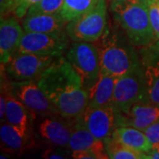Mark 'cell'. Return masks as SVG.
I'll list each match as a JSON object with an SVG mask.
<instances>
[{"mask_svg":"<svg viewBox=\"0 0 159 159\" xmlns=\"http://www.w3.org/2000/svg\"><path fill=\"white\" fill-rule=\"evenodd\" d=\"M37 83L65 119L76 121L88 108V91L79 74L62 56L42 74Z\"/></svg>","mask_w":159,"mask_h":159,"instance_id":"obj_1","label":"cell"},{"mask_svg":"<svg viewBox=\"0 0 159 159\" xmlns=\"http://www.w3.org/2000/svg\"><path fill=\"white\" fill-rule=\"evenodd\" d=\"M111 11L131 44L145 46L155 38L146 0L111 1Z\"/></svg>","mask_w":159,"mask_h":159,"instance_id":"obj_2","label":"cell"},{"mask_svg":"<svg viewBox=\"0 0 159 159\" xmlns=\"http://www.w3.org/2000/svg\"><path fill=\"white\" fill-rule=\"evenodd\" d=\"M97 50L102 74L119 78L140 69L135 51L129 44L116 41L115 37L103 40Z\"/></svg>","mask_w":159,"mask_h":159,"instance_id":"obj_3","label":"cell"},{"mask_svg":"<svg viewBox=\"0 0 159 159\" xmlns=\"http://www.w3.org/2000/svg\"><path fill=\"white\" fill-rule=\"evenodd\" d=\"M107 26V3L99 0L90 11L69 21L66 33L73 42H97L104 34Z\"/></svg>","mask_w":159,"mask_h":159,"instance_id":"obj_4","label":"cell"},{"mask_svg":"<svg viewBox=\"0 0 159 159\" xmlns=\"http://www.w3.org/2000/svg\"><path fill=\"white\" fill-rule=\"evenodd\" d=\"M66 58L79 74L83 87L89 91L101 74L97 47L89 42H74L67 49Z\"/></svg>","mask_w":159,"mask_h":159,"instance_id":"obj_5","label":"cell"},{"mask_svg":"<svg viewBox=\"0 0 159 159\" xmlns=\"http://www.w3.org/2000/svg\"><path fill=\"white\" fill-rule=\"evenodd\" d=\"M10 90L29 110L31 119L61 116L56 106L39 87L37 80L20 81L10 80Z\"/></svg>","mask_w":159,"mask_h":159,"instance_id":"obj_6","label":"cell"},{"mask_svg":"<svg viewBox=\"0 0 159 159\" xmlns=\"http://www.w3.org/2000/svg\"><path fill=\"white\" fill-rule=\"evenodd\" d=\"M68 38L63 30L51 33L25 32L18 52L59 57L68 48Z\"/></svg>","mask_w":159,"mask_h":159,"instance_id":"obj_7","label":"cell"},{"mask_svg":"<svg viewBox=\"0 0 159 159\" xmlns=\"http://www.w3.org/2000/svg\"><path fill=\"white\" fill-rule=\"evenodd\" d=\"M56 58L53 56L17 52L5 66V72L11 80H37Z\"/></svg>","mask_w":159,"mask_h":159,"instance_id":"obj_8","label":"cell"},{"mask_svg":"<svg viewBox=\"0 0 159 159\" xmlns=\"http://www.w3.org/2000/svg\"><path fill=\"white\" fill-rule=\"evenodd\" d=\"M146 101L144 73L141 68L119 77L114 89L111 106L119 112H125L138 102Z\"/></svg>","mask_w":159,"mask_h":159,"instance_id":"obj_9","label":"cell"},{"mask_svg":"<svg viewBox=\"0 0 159 159\" xmlns=\"http://www.w3.org/2000/svg\"><path fill=\"white\" fill-rule=\"evenodd\" d=\"M80 119L94 136L102 141L119 127V111L113 106L87 108Z\"/></svg>","mask_w":159,"mask_h":159,"instance_id":"obj_10","label":"cell"},{"mask_svg":"<svg viewBox=\"0 0 159 159\" xmlns=\"http://www.w3.org/2000/svg\"><path fill=\"white\" fill-rule=\"evenodd\" d=\"M74 123L62 116L46 117L37 126L38 134L50 146L67 148Z\"/></svg>","mask_w":159,"mask_h":159,"instance_id":"obj_11","label":"cell"},{"mask_svg":"<svg viewBox=\"0 0 159 159\" xmlns=\"http://www.w3.org/2000/svg\"><path fill=\"white\" fill-rule=\"evenodd\" d=\"M25 33L18 19L14 16L1 17L0 22V61L6 66L18 52L19 45Z\"/></svg>","mask_w":159,"mask_h":159,"instance_id":"obj_12","label":"cell"},{"mask_svg":"<svg viewBox=\"0 0 159 159\" xmlns=\"http://www.w3.org/2000/svg\"><path fill=\"white\" fill-rule=\"evenodd\" d=\"M159 120V107L148 102H138L125 112L119 111V126H133L144 130Z\"/></svg>","mask_w":159,"mask_h":159,"instance_id":"obj_13","label":"cell"},{"mask_svg":"<svg viewBox=\"0 0 159 159\" xmlns=\"http://www.w3.org/2000/svg\"><path fill=\"white\" fill-rule=\"evenodd\" d=\"M67 149L70 152L74 150L89 149L97 155L98 159L109 158L104 142L94 136L80 119L74 123Z\"/></svg>","mask_w":159,"mask_h":159,"instance_id":"obj_14","label":"cell"},{"mask_svg":"<svg viewBox=\"0 0 159 159\" xmlns=\"http://www.w3.org/2000/svg\"><path fill=\"white\" fill-rule=\"evenodd\" d=\"M118 79V77L101 73L97 82L88 91V108L111 106L115 85Z\"/></svg>","mask_w":159,"mask_h":159,"instance_id":"obj_15","label":"cell"},{"mask_svg":"<svg viewBox=\"0 0 159 159\" xmlns=\"http://www.w3.org/2000/svg\"><path fill=\"white\" fill-rule=\"evenodd\" d=\"M61 12L26 15L22 21L25 32L51 33L62 30L66 24Z\"/></svg>","mask_w":159,"mask_h":159,"instance_id":"obj_16","label":"cell"},{"mask_svg":"<svg viewBox=\"0 0 159 159\" xmlns=\"http://www.w3.org/2000/svg\"><path fill=\"white\" fill-rule=\"evenodd\" d=\"M31 116L29 110L20 100L8 92L5 120L20 131L23 134L29 136V120Z\"/></svg>","mask_w":159,"mask_h":159,"instance_id":"obj_17","label":"cell"},{"mask_svg":"<svg viewBox=\"0 0 159 159\" xmlns=\"http://www.w3.org/2000/svg\"><path fill=\"white\" fill-rule=\"evenodd\" d=\"M112 136L123 145L142 153H148L152 148L145 133L133 126H119L114 131Z\"/></svg>","mask_w":159,"mask_h":159,"instance_id":"obj_18","label":"cell"},{"mask_svg":"<svg viewBox=\"0 0 159 159\" xmlns=\"http://www.w3.org/2000/svg\"><path fill=\"white\" fill-rule=\"evenodd\" d=\"M0 141L2 150L11 154L18 153L29 146L30 136L23 134L16 127L4 121L0 126Z\"/></svg>","mask_w":159,"mask_h":159,"instance_id":"obj_19","label":"cell"},{"mask_svg":"<svg viewBox=\"0 0 159 159\" xmlns=\"http://www.w3.org/2000/svg\"><path fill=\"white\" fill-rule=\"evenodd\" d=\"M105 148L111 159H147V154L142 153L123 145L115 137L106 138L104 141Z\"/></svg>","mask_w":159,"mask_h":159,"instance_id":"obj_20","label":"cell"},{"mask_svg":"<svg viewBox=\"0 0 159 159\" xmlns=\"http://www.w3.org/2000/svg\"><path fill=\"white\" fill-rule=\"evenodd\" d=\"M99 0H64L61 14L66 22L72 21L90 11Z\"/></svg>","mask_w":159,"mask_h":159,"instance_id":"obj_21","label":"cell"},{"mask_svg":"<svg viewBox=\"0 0 159 159\" xmlns=\"http://www.w3.org/2000/svg\"><path fill=\"white\" fill-rule=\"evenodd\" d=\"M146 101L159 107V64L149 66L144 72Z\"/></svg>","mask_w":159,"mask_h":159,"instance_id":"obj_22","label":"cell"},{"mask_svg":"<svg viewBox=\"0 0 159 159\" xmlns=\"http://www.w3.org/2000/svg\"><path fill=\"white\" fill-rule=\"evenodd\" d=\"M63 5L64 0H41L29 8L27 15L61 12Z\"/></svg>","mask_w":159,"mask_h":159,"instance_id":"obj_23","label":"cell"},{"mask_svg":"<svg viewBox=\"0 0 159 159\" xmlns=\"http://www.w3.org/2000/svg\"><path fill=\"white\" fill-rule=\"evenodd\" d=\"M155 38L159 40V0H146Z\"/></svg>","mask_w":159,"mask_h":159,"instance_id":"obj_24","label":"cell"},{"mask_svg":"<svg viewBox=\"0 0 159 159\" xmlns=\"http://www.w3.org/2000/svg\"><path fill=\"white\" fill-rule=\"evenodd\" d=\"M41 0H14L12 9V16L17 19H22L26 15L31 6L40 2Z\"/></svg>","mask_w":159,"mask_h":159,"instance_id":"obj_25","label":"cell"},{"mask_svg":"<svg viewBox=\"0 0 159 159\" xmlns=\"http://www.w3.org/2000/svg\"><path fill=\"white\" fill-rule=\"evenodd\" d=\"M42 157L47 159H63L67 158L69 157L64 151L63 148L51 146L50 148H46L43 151V153L42 154Z\"/></svg>","mask_w":159,"mask_h":159,"instance_id":"obj_26","label":"cell"},{"mask_svg":"<svg viewBox=\"0 0 159 159\" xmlns=\"http://www.w3.org/2000/svg\"><path fill=\"white\" fill-rule=\"evenodd\" d=\"M143 132L145 133L146 136L148 137L152 145L159 143V120L148 126L146 129L143 130Z\"/></svg>","mask_w":159,"mask_h":159,"instance_id":"obj_27","label":"cell"},{"mask_svg":"<svg viewBox=\"0 0 159 159\" xmlns=\"http://www.w3.org/2000/svg\"><path fill=\"white\" fill-rule=\"evenodd\" d=\"M71 157L75 159H98L97 155L89 149L71 151Z\"/></svg>","mask_w":159,"mask_h":159,"instance_id":"obj_28","label":"cell"},{"mask_svg":"<svg viewBox=\"0 0 159 159\" xmlns=\"http://www.w3.org/2000/svg\"><path fill=\"white\" fill-rule=\"evenodd\" d=\"M14 0H0L1 17L11 15L13 9Z\"/></svg>","mask_w":159,"mask_h":159,"instance_id":"obj_29","label":"cell"},{"mask_svg":"<svg viewBox=\"0 0 159 159\" xmlns=\"http://www.w3.org/2000/svg\"><path fill=\"white\" fill-rule=\"evenodd\" d=\"M147 159H159V143L152 145L151 150L147 153Z\"/></svg>","mask_w":159,"mask_h":159,"instance_id":"obj_30","label":"cell"},{"mask_svg":"<svg viewBox=\"0 0 159 159\" xmlns=\"http://www.w3.org/2000/svg\"><path fill=\"white\" fill-rule=\"evenodd\" d=\"M111 1H116V0H111Z\"/></svg>","mask_w":159,"mask_h":159,"instance_id":"obj_31","label":"cell"}]
</instances>
